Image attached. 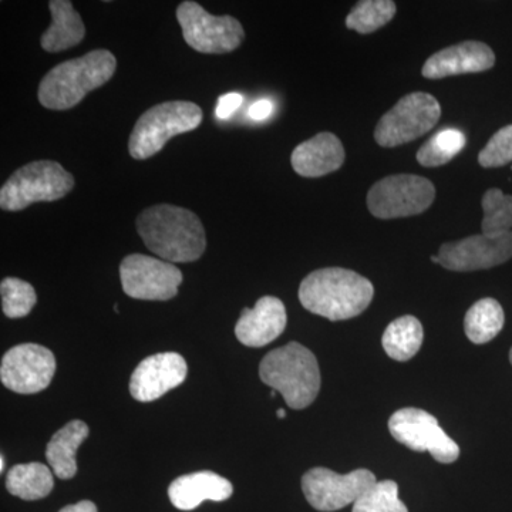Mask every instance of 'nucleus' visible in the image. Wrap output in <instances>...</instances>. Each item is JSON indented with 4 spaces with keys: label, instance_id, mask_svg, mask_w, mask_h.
Here are the masks:
<instances>
[{
    "label": "nucleus",
    "instance_id": "f257e3e1",
    "mask_svg": "<svg viewBox=\"0 0 512 512\" xmlns=\"http://www.w3.org/2000/svg\"><path fill=\"white\" fill-rule=\"evenodd\" d=\"M136 224L146 247L170 264L197 261L207 248L200 218L177 205L158 204L146 208L138 215Z\"/></svg>",
    "mask_w": 512,
    "mask_h": 512
},
{
    "label": "nucleus",
    "instance_id": "f03ea898",
    "mask_svg": "<svg viewBox=\"0 0 512 512\" xmlns=\"http://www.w3.org/2000/svg\"><path fill=\"white\" fill-rule=\"evenodd\" d=\"M375 296L372 282L343 268H323L303 279L299 301L306 311L333 322L356 318Z\"/></svg>",
    "mask_w": 512,
    "mask_h": 512
},
{
    "label": "nucleus",
    "instance_id": "7ed1b4c3",
    "mask_svg": "<svg viewBox=\"0 0 512 512\" xmlns=\"http://www.w3.org/2000/svg\"><path fill=\"white\" fill-rule=\"evenodd\" d=\"M117 69L109 50H92L77 59L57 64L39 84L37 99L49 110H69L93 90L104 86Z\"/></svg>",
    "mask_w": 512,
    "mask_h": 512
},
{
    "label": "nucleus",
    "instance_id": "20e7f679",
    "mask_svg": "<svg viewBox=\"0 0 512 512\" xmlns=\"http://www.w3.org/2000/svg\"><path fill=\"white\" fill-rule=\"evenodd\" d=\"M259 377L295 410L311 406L320 390L318 360L298 342L269 352L259 365Z\"/></svg>",
    "mask_w": 512,
    "mask_h": 512
},
{
    "label": "nucleus",
    "instance_id": "39448f33",
    "mask_svg": "<svg viewBox=\"0 0 512 512\" xmlns=\"http://www.w3.org/2000/svg\"><path fill=\"white\" fill-rule=\"evenodd\" d=\"M202 123V110L192 101H165L148 109L131 131L128 151L136 160H147L163 150L175 136L190 133Z\"/></svg>",
    "mask_w": 512,
    "mask_h": 512
},
{
    "label": "nucleus",
    "instance_id": "423d86ee",
    "mask_svg": "<svg viewBox=\"0 0 512 512\" xmlns=\"http://www.w3.org/2000/svg\"><path fill=\"white\" fill-rule=\"evenodd\" d=\"M74 188V177L56 161L40 160L15 171L0 190L3 211H22L36 202L62 200Z\"/></svg>",
    "mask_w": 512,
    "mask_h": 512
},
{
    "label": "nucleus",
    "instance_id": "0eeeda50",
    "mask_svg": "<svg viewBox=\"0 0 512 512\" xmlns=\"http://www.w3.org/2000/svg\"><path fill=\"white\" fill-rule=\"evenodd\" d=\"M185 43L204 55L234 52L245 39V30L232 16H214L200 3L185 0L177 8Z\"/></svg>",
    "mask_w": 512,
    "mask_h": 512
},
{
    "label": "nucleus",
    "instance_id": "6e6552de",
    "mask_svg": "<svg viewBox=\"0 0 512 512\" xmlns=\"http://www.w3.org/2000/svg\"><path fill=\"white\" fill-rule=\"evenodd\" d=\"M436 188L427 178L413 174L389 175L367 194V208L380 220L413 217L430 208Z\"/></svg>",
    "mask_w": 512,
    "mask_h": 512
},
{
    "label": "nucleus",
    "instance_id": "1a4fd4ad",
    "mask_svg": "<svg viewBox=\"0 0 512 512\" xmlns=\"http://www.w3.org/2000/svg\"><path fill=\"white\" fill-rule=\"evenodd\" d=\"M441 117L436 97L429 93H412L402 97L377 123L375 140L379 146L393 148L429 133Z\"/></svg>",
    "mask_w": 512,
    "mask_h": 512
},
{
    "label": "nucleus",
    "instance_id": "9d476101",
    "mask_svg": "<svg viewBox=\"0 0 512 512\" xmlns=\"http://www.w3.org/2000/svg\"><path fill=\"white\" fill-rule=\"evenodd\" d=\"M123 291L141 301H170L177 296L183 272L163 259L143 254L128 255L120 265Z\"/></svg>",
    "mask_w": 512,
    "mask_h": 512
},
{
    "label": "nucleus",
    "instance_id": "9b49d317",
    "mask_svg": "<svg viewBox=\"0 0 512 512\" xmlns=\"http://www.w3.org/2000/svg\"><path fill=\"white\" fill-rule=\"evenodd\" d=\"M389 430L394 440L419 453H430L439 463H454L460 456L456 441L441 429L433 414L407 407L390 417Z\"/></svg>",
    "mask_w": 512,
    "mask_h": 512
},
{
    "label": "nucleus",
    "instance_id": "f8f14e48",
    "mask_svg": "<svg viewBox=\"0 0 512 512\" xmlns=\"http://www.w3.org/2000/svg\"><path fill=\"white\" fill-rule=\"evenodd\" d=\"M376 483L375 474L363 468L336 474L329 468L316 467L302 477V490L315 510L332 512L355 504Z\"/></svg>",
    "mask_w": 512,
    "mask_h": 512
},
{
    "label": "nucleus",
    "instance_id": "ddd939ff",
    "mask_svg": "<svg viewBox=\"0 0 512 512\" xmlns=\"http://www.w3.org/2000/svg\"><path fill=\"white\" fill-rule=\"evenodd\" d=\"M56 372L55 355L35 343L15 346L3 356L0 379L3 386L19 394H35L52 383Z\"/></svg>",
    "mask_w": 512,
    "mask_h": 512
},
{
    "label": "nucleus",
    "instance_id": "4468645a",
    "mask_svg": "<svg viewBox=\"0 0 512 512\" xmlns=\"http://www.w3.org/2000/svg\"><path fill=\"white\" fill-rule=\"evenodd\" d=\"M440 265L454 272H473L504 264L512 258V231L473 235L440 248Z\"/></svg>",
    "mask_w": 512,
    "mask_h": 512
},
{
    "label": "nucleus",
    "instance_id": "2eb2a0df",
    "mask_svg": "<svg viewBox=\"0 0 512 512\" xmlns=\"http://www.w3.org/2000/svg\"><path fill=\"white\" fill-rule=\"evenodd\" d=\"M187 373V363L178 353H158V355L147 357L131 376V396L138 402H154L165 393L180 386L187 377Z\"/></svg>",
    "mask_w": 512,
    "mask_h": 512
},
{
    "label": "nucleus",
    "instance_id": "dca6fc26",
    "mask_svg": "<svg viewBox=\"0 0 512 512\" xmlns=\"http://www.w3.org/2000/svg\"><path fill=\"white\" fill-rule=\"evenodd\" d=\"M493 49L476 40L458 43L434 53L424 63L423 76L426 79L439 80L460 74L481 73L494 67Z\"/></svg>",
    "mask_w": 512,
    "mask_h": 512
},
{
    "label": "nucleus",
    "instance_id": "f3484780",
    "mask_svg": "<svg viewBox=\"0 0 512 512\" xmlns=\"http://www.w3.org/2000/svg\"><path fill=\"white\" fill-rule=\"evenodd\" d=\"M288 322L284 302L264 296L254 309H244L235 326V335L248 348H262L284 333Z\"/></svg>",
    "mask_w": 512,
    "mask_h": 512
},
{
    "label": "nucleus",
    "instance_id": "a211bd4d",
    "mask_svg": "<svg viewBox=\"0 0 512 512\" xmlns=\"http://www.w3.org/2000/svg\"><path fill=\"white\" fill-rule=\"evenodd\" d=\"M345 148L335 134L319 133L293 150V170L306 178H319L339 170L345 163Z\"/></svg>",
    "mask_w": 512,
    "mask_h": 512
},
{
    "label": "nucleus",
    "instance_id": "6ab92c4d",
    "mask_svg": "<svg viewBox=\"0 0 512 512\" xmlns=\"http://www.w3.org/2000/svg\"><path fill=\"white\" fill-rule=\"evenodd\" d=\"M234 493V487L227 478L212 471H198L178 477L168 488V497L175 508L181 511H192L200 507L204 501L228 500Z\"/></svg>",
    "mask_w": 512,
    "mask_h": 512
},
{
    "label": "nucleus",
    "instance_id": "aec40b11",
    "mask_svg": "<svg viewBox=\"0 0 512 512\" xmlns=\"http://www.w3.org/2000/svg\"><path fill=\"white\" fill-rule=\"evenodd\" d=\"M52 25L40 37V45L49 53H59L82 43L86 28L82 16L69 0L49 2Z\"/></svg>",
    "mask_w": 512,
    "mask_h": 512
},
{
    "label": "nucleus",
    "instance_id": "412c9836",
    "mask_svg": "<svg viewBox=\"0 0 512 512\" xmlns=\"http://www.w3.org/2000/svg\"><path fill=\"white\" fill-rule=\"evenodd\" d=\"M87 437L89 426L82 420L70 421L52 437L47 444L46 458L57 477L70 480L76 476V453Z\"/></svg>",
    "mask_w": 512,
    "mask_h": 512
},
{
    "label": "nucleus",
    "instance_id": "4be33fe9",
    "mask_svg": "<svg viewBox=\"0 0 512 512\" xmlns=\"http://www.w3.org/2000/svg\"><path fill=\"white\" fill-rule=\"evenodd\" d=\"M55 487L53 474L45 464H19L10 468L6 476V488L10 494L26 501L42 500Z\"/></svg>",
    "mask_w": 512,
    "mask_h": 512
},
{
    "label": "nucleus",
    "instance_id": "5701e85b",
    "mask_svg": "<svg viewBox=\"0 0 512 512\" xmlns=\"http://www.w3.org/2000/svg\"><path fill=\"white\" fill-rule=\"evenodd\" d=\"M424 330L419 319L406 315L393 320L383 333L382 345L387 355L397 362H407L423 345Z\"/></svg>",
    "mask_w": 512,
    "mask_h": 512
},
{
    "label": "nucleus",
    "instance_id": "b1692460",
    "mask_svg": "<svg viewBox=\"0 0 512 512\" xmlns=\"http://www.w3.org/2000/svg\"><path fill=\"white\" fill-rule=\"evenodd\" d=\"M504 322L503 306L493 298H485L468 309L464 319V330L471 342L484 345L503 330Z\"/></svg>",
    "mask_w": 512,
    "mask_h": 512
},
{
    "label": "nucleus",
    "instance_id": "393cba45",
    "mask_svg": "<svg viewBox=\"0 0 512 512\" xmlns=\"http://www.w3.org/2000/svg\"><path fill=\"white\" fill-rule=\"evenodd\" d=\"M396 10V3L392 0H363L349 13L346 26L360 35H369L387 25L396 15Z\"/></svg>",
    "mask_w": 512,
    "mask_h": 512
},
{
    "label": "nucleus",
    "instance_id": "a878e982",
    "mask_svg": "<svg viewBox=\"0 0 512 512\" xmlns=\"http://www.w3.org/2000/svg\"><path fill=\"white\" fill-rule=\"evenodd\" d=\"M466 146V137L461 131L446 128L434 134L424 146L417 151V161L423 167H440L453 160Z\"/></svg>",
    "mask_w": 512,
    "mask_h": 512
},
{
    "label": "nucleus",
    "instance_id": "bb28decb",
    "mask_svg": "<svg viewBox=\"0 0 512 512\" xmlns=\"http://www.w3.org/2000/svg\"><path fill=\"white\" fill-rule=\"evenodd\" d=\"M484 218L481 229L484 235H500L512 228V195H505L498 188L485 192L483 200Z\"/></svg>",
    "mask_w": 512,
    "mask_h": 512
},
{
    "label": "nucleus",
    "instance_id": "cd10ccee",
    "mask_svg": "<svg viewBox=\"0 0 512 512\" xmlns=\"http://www.w3.org/2000/svg\"><path fill=\"white\" fill-rule=\"evenodd\" d=\"M353 512H409L392 480L377 481L353 504Z\"/></svg>",
    "mask_w": 512,
    "mask_h": 512
},
{
    "label": "nucleus",
    "instance_id": "c85d7f7f",
    "mask_svg": "<svg viewBox=\"0 0 512 512\" xmlns=\"http://www.w3.org/2000/svg\"><path fill=\"white\" fill-rule=\"evenodd\" d=\"M3 313L10 319L25 318L36 305L35 288L18 278L3 279L0 284Z\"/></svg>",
    "mask_w": 512,
    "mask_h": 512
},
{
    "label": "nucleus",
    "instance_id": "c756f323",
    "mask_svg": "<svg viewBox=\"0 0 512 512\" xmlns=\"http://www.w3.org/2000/svg\"><path fill=\"white\" fill-rule=\"evenodd\" d=\"M512 161V124L498 130L487 146L478 154V163L484 168L504 167Z\"/></svg>",
    "mask_w": 512,
    "mask_h": 512
},
{
    "label": "nucleus",
    "instance_id": "7c9ffc66",
    "mask_svg": "<svg viewBox=\"0 0 512 512\" xmlns=\"http://www.w3.org/2000/svg\"><path fill=\"white\" fill-rule=\"evenodd\" d=\"M242 101L244 99L238 93H228L221 96L218 100L217 110H215L218 119L228 120L241 107Z\"/></svg>",
    "mask_w": 512,
    "mask_h": 512
},
{
    "label": "nucleus",
    "instance_id": "2f4dec72",
    "mask_svg": "<svg viewBox=\"0 0 512 512\" xmlns=\"http://www.w3.org/2000/svg\"><path fill=\"white\" fill-rule=\"evenodd\" d=\"M272 110H274V106H272L271 101L262 99L252 104L248 114L252 120L262 121L268 119V117L271 116Z\"/></svg>",
    "mask_w": 512,
    "mask_h": 512
},
{
    "label": "nucleus",
    "instance_id": "473e14b6",
    "mask_svg": "<svg viewBox=\"0 0 512 512\" xmlns=\"http://www.w3.org/2000/svg\"><path fill=\"white\" fill-rule=\"evenodd\" d=\"M59 512H97L96 504L92 501H80V503L67 505Z\"/></svg>",
    "mask_w": 512,
    "mask_h": 512
},
{
    "label": "nucleus",
    "instance_id": "72a5a7b5",
    "mask_svg": "<svg viewBox=\"0 0 512 512\" xmlns=\"http://www.w3.org/2000/svg\"><path fill=\"white\" fill-rule=\"evenodd\" d=\"M276 414H278V419H285L286 412L284 409H279L278 412H276Z\"/></svg>",
    "mask_w": 512,
    "mask_h": 512
},
{
    "label": "nucleus",
    "instance_id": "f704fd0d",
    "mask_svg": "<svg viewBox=\"0 0 512 512\" xmlns=\"http://www.w3.org/2000/svg\"><path fill=\"white\" fill-rule=\"evenodd\" d=\"M430 261L433 262V264H440V258L439 255H433L430 258Z\"/></svg>",
    "mask_w": 512,
    "mask_h": 512
},
{
    "label": "nucleus",
    "instance_id": "c9c22d12",
    "mask_svg": "<svg viewBox=\"0 0 512 512\" xmlns=\"http://www.w3.org/2000/svg\"><path fill=\"white\" fill-rule=\"evenodd\" d=\"M0 470H5V457L0 458Z\"/></svg>",
    "mask_w": 512,
    "mask_h": 512
},
{
    "label": "nucleus",
    "instance_id": "e433bc0d",
    "mask_svg": "<svg viewBox=\"0 0 512 512\" xmlns=\"http://www.w3.org/2000/svg\"><path fill=\"white\" fill-rule=\"evenodd\" d=\"M510 362H511V365H512V348H511V352H510Z\"/></svg>",
    "mask_w": 512,
    "mask_h": 512
}]
</instances>
